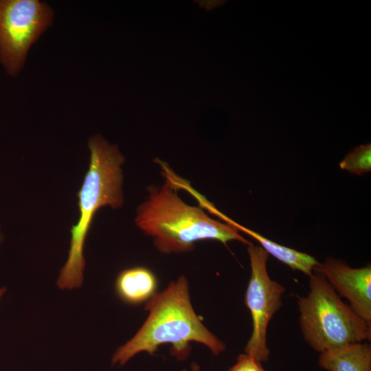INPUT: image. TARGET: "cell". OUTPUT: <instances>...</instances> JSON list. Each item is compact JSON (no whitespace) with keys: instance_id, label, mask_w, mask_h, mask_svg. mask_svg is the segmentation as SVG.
<instances>
[{"instance_id":"cell-1","label":"cell","mask_w":371,"mask_h":371,"mask_svg":"<svg viewBox=\"0 0 371 371\" xmlns=\"http://www.w3.org/2000/svg\"><path fill=\"white\" fill-rule=\"evenodd\" d=\"M145 310L149 312L146 321L130 340L116 350L111 359L113 366H122L139 352L153 355L163 344L172 345L170 352L179 361L190 355L192 341L205 345L215 355L226 348L196 314L185 276L155 293Z\"/></svg>"},{"instance_id":"cell-2","label":"cell","mask_w":371,"mask_h":371,"mask_svg":"<svg viewBox=\"0 0 371 371\" xmlns=\"http://www.w3.org/2000/svg\"><path fill=\"white\" fill-rule=\"evenodd\" d=\"M178 190L165 178L161 185L147 188V196L136 210V226L153 239L161 253L190 252L196 243L208 240L224 245L232 240L251 243L233 226L211 218L200 206L184 202Z\"/></svg>"},{"instance_id":"cell-3","label":"cell","mask_w":371,"mask_h":371,"mask_svg":"<svg viewBox=\"0 0 371 371\" xmlns=\"http://www.w3.org/2000/svg\"><path fill=\"white\" fill-rule=\"evenodd\" d=\"M90 163L78 193L80 216L71 229L67 260L60 270L57 284L61 289L80 287L85 261L83 250L93 216L98 209L120 208L124 203L122 166L124 157L115 145L97 135L89 142Z\"/></svg>"},{"instance_id":"cell-4","label":"cell","mask_w":371,"mask_h":371,"mask_svg":"<svg viewBox=\"0 0 371 371\" xmlns=\"http://www.w3.org/2000/svg\"><path fill=\"white\" fill-rule=\"evenodd\" d=\"M309 292L300 297V326L304 340L316 352L371 339V325L344 303L321 273L309 276Z\"/></svg>"},{"instance_id":"cell-5","label":"cell","mask_w":371,"mask_h":371,"mask_svg":"<svg viewBox=\"0 0 371 371\" xmlns=\"http://www.w3.org/2000/svg\"><path fill=\"white\" fill-rule=\"evenodd\" d=\"M52 18L51 8L38 0H0V62L8 74L19 71Z\"/></svg>"},{"instance_id":"cell-6","label":"cell","mask_w":371,"mask_h":371,"mask_svg":"<svg viewBox=\"0 0 371 371\" xmlns=\"http://www.w3.org/2000/svg\"><path fill=\"white\" fill-rule=\"evenodd\" d=\"M247 251L251 276L245 293V304L251 316L252 333L244 350L261 363L269 357L267 331L271 319L282 306L285 288L269 277L267 269V252L252 243L247 245Z\"/></svg>"},{"instance_id":"cell-7","label":"cell","mask_w":371,"mask_h":371,"mask_svg":"<svg viewBox=\"0 0 371 371\" xmlns=\"http://www.w3.org/2000/svg\"><path fill=\"white\" fill-rule=\"evenodd\" d=\"M350 308L371 325V267L352 268L341 260L328 258L315 268Z\"/></svg>"},{"instance_id":"cell-8","label":"cell","mask_w":371,"mask_h":371,"mask_svg":"<svg viewBox=\"0 0 371 371\" xmlns=\"http://www.w3.org/2000/svg\"><path fill=\"white\" fill-rule=\"evenodd\" d=\"M205 208V210H207L211 214L224 221L226 223L235 227L238 232H244L256 239L260 244V247L268 254H271L293 270L300 271L309 276L319 263L314 257L309 254L280 245L267 238L259 233L240 225L221 212L212 203L207 204Z\"/></svg>"},{"instance_id":"cell-9","label":"cell","mask_w":371,"mask_h":371,"mask_svg":"<svg viewBox=\"0 0 371 371\" xmlns=\"http://www.w3.org/2000/svg\"><path fill=\"white\" fill-rule=\"evenodd\" d=\"M318 365L328 371H371V346L350 344L320 353Z\"/></svg>"},{"instance_id":"cell-10","label":"cell","mask_w":371,"mask_h":371,"mask_svg":"<svg viewBox=\"0 0 371 371\" xmlns=\"http://www.w3.org/2000/svg\"><path fill=\"white\" fill-rule=\"evenodd\" d=\"M157 280L154 273L144 267L122 270L117 275L115 289L119 298L128 304H138L149 300L155 293Z\"/></svg>"},{"instance_id":"cell-11","label":"cell","mask_w":371,"mask_h":371,"mask_svg":"<svg viewBox=\"0 0 371 371\" xmlns=\"http://www.w3.org/2000/svg\"><path fill=\"white\" fill-rule=\"evenodd\" d=\"M342 170L361 175L371 170V144H366L355 147L339 163Z\"/></svg>"},{"instance_id":"cell-12","label":"cell","mask_w":371,"mask_h":371,"mask_svg":"<svg viewBox=\"0 0 371 371\" xmlns=\"http://www.w3.org/2000/svg\"><path fill=\"white\" fill-rule=\"evenodd\" d=\"M229 371H266L261 363L246 353L240 355Z\"/></svg>"},{"instance_id":"cell-13","label":"cell","mask_w":371,"mask_h":371,"mask_svg":"<svg viewBox=\"0 0 371 371\" xmlns=\"http://www.w3.org/2000/svg\"><path fill=\"white\" fill-rule=\"evenodd\" d=\"M5 291H6V289L5 287H2L0 289V300Z\"/></svg>"},{"instance_id":"cell-14","label":"cell","mask_w":371,"mask_h":371,"mask_svg":"<svg viewBox=\"0 0 371 371\" xmlns=\"http://www.w3.org/2000/svg\"><path fill=\"white\" fill-rule=\"evenodd\" d=\"M198 370V367L196 364H194V366H193V368H192V371H197ZM182 371H188V370L186 369H183Z\"/></svg>"},{"instance_id":"cell-15","label":"cell","mask_w":371,"mask_h":371,"mask_svg":"<svg viewBox=\"0 0 371 371\" xmlns=\"http://www.w3.org/2000/svg\"><path fill=\"white\" fill-rule=\"evenodd\" d=\"M1 240H2V235H1V234L0 233V243L1 242Z\"/></svg>"}]
</instances>
